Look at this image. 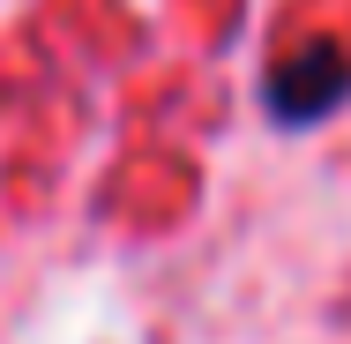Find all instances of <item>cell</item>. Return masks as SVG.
Segmentation results:
<instances>
[{
  "mask_svg": "<svg viewBox=\"0 0 351 344\" xmlns=\"http://www.w3.org/2000/svg\"><path fill=\"white\" fill-rule=\"evenodd\" d=\"M351 90V60L337 45H299L277 75H269V113L291 120V128H306V120H322V113H337Z\"/></svg>",
  "mask_w": 351,
  "mask_h": 344,
  "instance_id": "obj_1",
  "label": "cell"
}]
</instances>
